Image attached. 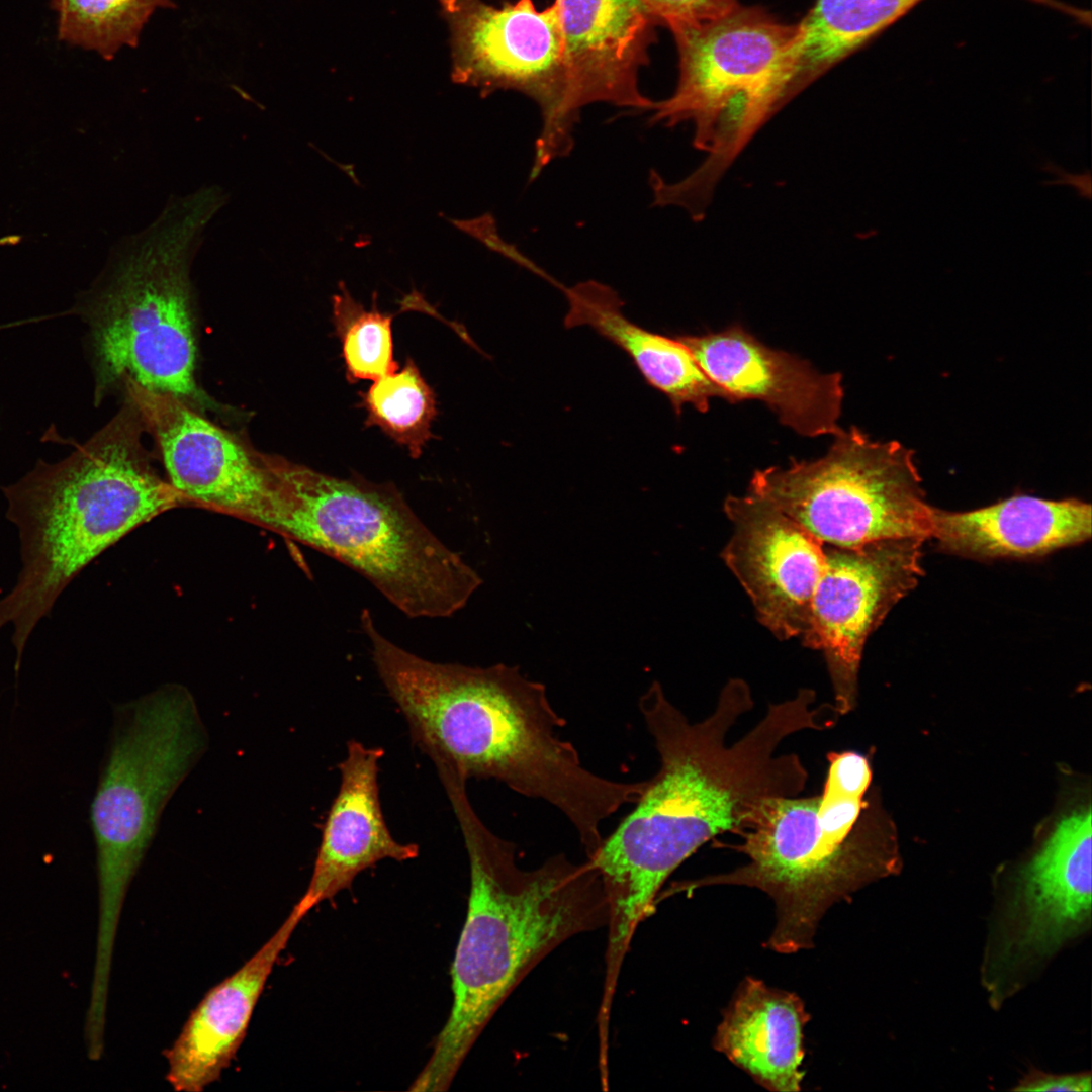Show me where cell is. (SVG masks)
<instances>
[{
  "mask_svg": "<svg viewBox=\"0 0 1092 1092\" xmlns=\"http://www.w3.org/2000/svg\"><path fill=\"white\" fill-rule=\"evenodd\" d=\"M815 702L814 690L800 689L794 698L770 704L753 728L727 744L728 732L754 705L744 680L730 679L714 711L695 723L657 681L640 697L660 765L634 809L587 857L609 906V958L626 957L662 885L703 844L724 832L735 834L764 801L805 789L809 775L801 758L777 750L792 734L836 724L832 705Z\"/></svg>",
  "mask_w": 1092,
  "mask_h": 1092,
  "instance_id": "cell-1",
  "label": "cell"
},
{
  "mask_svg": "<svg viewBox=\"0 0 1092 1092\" xmlns=\"http://www.w3.org/2000/svg\"><path fill=\"white\" fill-rule=\"evenodd\" d=\"M441 784L468 854L467 913L451 968L452 1008L414 1092L448 1090L490 1019L524 978L568 939L607 926L609 906L589 861L564 854L531 870L514 843L493 834L474 811L466 781Z\"/></svg>",
  "mask_w": 1092,
  "mask_h": 1092,
  "instance_id": "cell-2",
  "label": "cell"
},
{
  "mask_svg": "<svg viewBox=\"0 0 1092 1092\" xmlns=\"http://www.w3.org/2000/svg\"><path fill=\"white\" fill-rule=\"evenodd\" d=\"M125 396L83 446L57 463L38 462L3 488L20 541L21 569L0 600V629L12 626L16 674L34 628L78 573L133 529L184 506L153 466L142 416Z\"/></svg>",
  "mask_w": 1092,
  "mask_h": 1092,
  "instance_id": "cell-3",
  "label": "cell"
},
{
  "mask_svg": "<svg viewBox=\"0 0 1092 1092\" xmlns=\"http://www.w3.org/2000/svg\"><path fill=\"white\" fill-rule=\"evenodd\" d=\"M827 760L820 794L768 799L736 831L741 842L729 847L747 856L744 864L690 884L766 893L775 903L776 926L764 946L780 953L811 948L831 906L898 869L887 826L866 799L872 781L868 757L831 751Z\"/></svg>",
  "mask_w": 1092,
  "mask_h": 1092,
  "instance_id": "cell-4",
  "label": "cell"
},
{
  "mask_svg": "<svg viewBox=\"0 0 1092 1092\" xmlns=\"http://www.w3.org/2000/svg\"><path fill=\"white\" fill-rule=\"evenodd\" d=\"M225 202L219 186L172 197L152 223L112 252L84 306L96 401L130 381L198 412L217 406L196 382L190 270L204 231Z\"/></svg>",
  "mask_w": 1092,
  "mask_h": 1092,
  "instance_id": "cell-5",
  "label": "cell"
},
{
  "mask_svg": "<svg viewBox=\"0 0 1092 1092\" xmlns=\"http://www.w3.org/2000/svg\"><path fill=\"white\" fill-rule=\"evenodd\" d=\"M267 462L273 497L264 528L344 563L407 617H451L482 583L395 485L328 475L277 455Z\"/></svg>",
  "mask_w": 1092,
  "mask_h": 1092,
  "instance_id": "cell-6",
  "label": "cell"
},
{
  "mask_svg": "<svg viewBox=\"0 0 1092 1092\" xmlns=\"http://www.w3.org/2000/svg\"><path fill=\"white\" fill-rule=\"evenodd\" d=\"M208 740L195 699L180 684H166L114 706L90 815L99 888V972L110 971L126 893L164 808Z\"/></svg>",
  "mask_w": 1092,
  "mask_h": 1092,
  "instance_id": "cell-7",
  "label": "cell"
},
{
  "mask_svg": "<svg viewBox=\"0 0 1092 1092\" xmlns=\"http://www.w3.org/2000/svg\"><path fill=\"white\" fill-rule=\"evenodd\" d=\"M749 492L827 545L925 540L931 533L932 507L913 451L899 441H874L856 427L834 435L821 458L756 470Z\"/></svg>",
  "mask_w": 1092,
  "mask_h": 1092,
  "instance_id": "cell-8",
  "label": "cell"
},
{
  "mask_svg": "<svg viewBox=\"0 0 1092 1092\" xmlns=\"http://www.w3.org/2000/svg\"><path fill=\"white\" fill-rule=\"evenodd\" d=\"M666 27L678 53V80L670 97L654 101L649 122H691L695 148L709 153L703 169L720 178L775 113L767 83L796 25L738 4L712 20Z\"/></svg>",
  "mask_w": 1092,
  "mask_h": 1092,
  "instance_id": "cell-9",
  "label": "cell"
},
{
  "mask_svg": "<svg viewBox=\"0 0 1092 1092\" xmlns=\"http://www.w3.org/2000/svg\"><path fill=\"white\" fill-rule=\"evenodd\" d=\"M453 40V79L483 95L514 90L539 107L542 126L529 180L570 153L580 111L565 61L557 3L539 10L533 0L495 7L482 0H441Z\"/></svg>",
  "mask_w": 1092,
  "mask_h": 1092,
  "instance_id": "cell-10",
  "label": "cell"
},
{
  "mask_svg": "<svg viewBox=\"0 0 1092 1092\" xmlns=\"http://www.w3.org/2000/svg\"><path fill=\"white\" fill-rule=\"evenodd\" d=\"M1091 810L1063 817L994 907L981 968L993 1008L1091 928Z\"/></svg>",
  "mask_w": 1092,
  "mask_h": 1092,
  "instance_id": "cell-11",
  "label": "cell"
},
{
  "mask_svg": "<svg viewBox=\"0 0 1092 1092\" xmlns=\"http://www.w3.org/2000/svg\"><path fill=\"white\" fill-rule=\"evenodd\" d=\"M923 539H887L857 547L825 544L804 646L823 652L840 716L857 700L858 670L870 634L922 575Z\"/></svg>",
  "mask_w": 1092,
  "mask_h": 1092,
  "instance_id": "cell-12",
  "label": "cell"
},
{
  "mask_svg": "<svg viewBox=\"0 0 1092 1092\" xmlns=\"http://www.w3.org/2000/svg\"><path fill=\"white\" fill-rule=\"evenodd\" d=\"M155 438L167 480L184 506L226 514L264 527L273 496L265 453L181 399L123 384Z\"/></svg>",
  "mask_w": 1092,
  "mask_h": 1092,
  "instance_id": "cell-13",
  "label": "cell"
},
{
  "mask_svg": "<svg viewBox=\"0 0 1092 1092\" xmlns=\"http://www.w3.org/2000/svg\"><path fill=\"white\" fill-rule=\"evenodd\" d=\"M724 512L733 533L721 556L750 598L759 623L780 640H802L825 567V544L750 492L727 496Z\"/></svg>",
  "mask_w": 1092,
  "mask_h": 1092,
  "instance_id": "cell-14",
  "label": "cell"
},
{
  "mask_svg": "<svg viewBox=\"0 0 1092 1092\" xmlns=\"http://www.w3.org/2000/svg\"><path fill=\"white\" fill-rule=\"evenodd\" d=\"M675 338L736 403L760 400L782 424L805 437L834 436L842 430L841 373H820L809 362L765 346L738 324Z\"/></svg>",
  "mask_w": 1092,
  "mask_h": 1092,
  "instance_id": "cell-15",
  "label": "cell"
},
{
  "mask_svg": "<svg viewBox=\"0 0 1092 1092\" xmlns=\"http://www.w3.org/2000/svg\"><path fill=\"white\" fill-rule=\"evenodd\" d=\"M575 107L609 103L650 111L639 73L660 22L641 0H554Z\"/></svg>",
  "mask_w": 1092,
  "mask_h": 1092,
  "instance_id": "cell-16",
  "label": "cell"
},
{
  "mask_svg": "<svg viewBox=\"0 0 1092 1092\" xmlns=\"http://www.w3.org/2000/svg\"><path fill=\"white\" fill-rule=\"evenodd\" d=\"M380 747L350 740L339 764L336 797L328 811L312 875L299 902L310 911L345 889L368 868L383 859L406 861L419 855L415 843L393 838L379 798Z\"/></svg>",
  "mask_w": 1092,
  "mask_h": 1092,
  "instance_id": "cell-17",
  "label": "cell"
},
{
  "mask_svg": "<svg viewBox=\"0 0 1092 1092\" xmlns=\"http://www.w3.org/2000/svg\"><path fill=\"white\" fill-rule=\"evenodd\" d=\"M308 913L299 902L241 968L211 988L166 1051V1079L178 1092H201L217 1081L242 1044L280 953Z\"/></svg>",
  "mask_w": 1092,
  "mask_h": 1092,
  "instance_id": "cell-18",
  "label": "cell"
},
{
  "mask_svg": "<svg viewBox=\"0 0 1092 1092\" xmlns=\"http://www.w3.org/2000/svg\"><path fill=\"white\" fill-rule=\"evenodd\" d=\"M1091 518L1082 500L1017 495L969 512L932 508L930 537L962 556H1039L1089 539Z\"/></svg>",
  "mask_w": 1092,
  "mask_h": 1092,
  "instance_id": "cell-19",
  "label": "cell"
},
{
  "mask_svg": "<svg viewBox=\"0 0 1092 1092\" xmlns=\"http://www.w3.org/2000/svg\"><path fill=\"white\" fill-rule=\"evenodd\" d=\"M809 1020L799 996L746 977L723 1012L713 1046L765 1089L800 1091Z\"/></svg>",
  "mask_w": 1092,
  "mask_h": 1092,
  "instance_id": "cell-20",
  "label": "cell"
},
{
  "mask_svg": "<svg viewBox=\"0 0 1092 1092\" xmlns=\"http://www.w3.org/2000/svg\"><path fill=\"white\" fill-rule=\"evenodd\" d=\"M557 286L569 305L564 326H588L624 350L646 382L668 397L676 415L681 414L685 404L706 413L710 399L715 397L736 403L730 393L709 378L676 338L650 332L629 321L622 312L623 301L610 286L594 280L571 287Z\"/></svg>",
  "mask_w": 1092,
  "mask_h": 1092,
  "instance_id": "cell-21",
  "label": "cell"
},
{
  "mask_svg": "<svg viewBox=\"0 0 1092 1092\" xmlns=\"http://www.w3.org/2000/svg\"><path fill=\"white\" fill-rule=\"evenodd\" d=\"M923 0H816L802 19L805 41L822 62L835 65L891 26Z\"/></svg>",
  "mask_w": 1092,
  "mask_h": 1092,
  "instance_id": "cell-22",
  "label": "cell"
},
{
  "mask_svg": "<svg viewBox=\"0 0 1092 1092\" xmlns=\"http://www.w3.org/2000/svg\"><path fill=\"white\" fill-rule=\"evenodd\" d=\"M366 426H377L413 457L421 455L434 437L431 425L437 416L436 397L415 362L407 358L400 371L374 380L362 395Z\"/></svg>",
  "mask_w": 1092,
  "mask_h": 1092,
  "instance_id": "cell-23",
  "label": "cell"
},
{
  "mask_svg": "<svg viewBox=\"0 0 1092 1092\" xmlns=\"http://www.w3.org/2000/svg\"><path fill=\"white\" fill-rule=\"evenodd\" d=\"M60 38L111 59L123 47H135L159 8L171 0H54Z\"/></svg>",
  "mask_w": 1092,
  "mask_h": 1092,
  "instance_id": "cell-24",
  "label": "cell"
},
{
  "mask_svg": "<svg viewBox=\"0 0 1092 1092\" xmlns=\"http://www.w3.org/2000/svg\"><path fill=\"white\" fill-rule=\"evenodd\" d=\"M341 293L335 294L333 302V323L339 336L347 379L350 382L375 380L398 370V363L393 359L391 321L393 315L381 313L376 306V292L373 304L366 310L339 283Z\"/></svg>",
  "mask_w": 1092,
  "mask_h": 1092,
  "instance_id": "cell-25",
  "label": "cell"
},
{
  "mask_svg": "<svg viewBox=\"0 0 1092 1092\" xmlns=\"http://www.w3.org/2000/svg\"><path fill=\"white\" fill-rule=\"evenodd\" d=\"M661 25L671 22H703L720 17L739 3L737 0H641Z\"/></svg>",
  "mask_w": 1092,
  "mask_h": 1092,
  "instance_id": "cell-26",
  "label": "cell"
},
{
  "mask_svg": "<svg viewBox=\"0 0 1092 1092\" xmlns=\"http://www.w3.org/2000/svg\"><path fill=\"white\" fill-rule=\"evenodd\" d=\"M1092 1089L1090 1072L1072 1074H1050L1038 1070H1031L1019 1080L1014 1091L1021 1092H1049L1069 1091L1088 1092Z\"/></svg>",
  "mask_w": 1092,
  "mask_h": 1092,
  "instance_id": "cell-27",
  "label": "cell"
}]
</instances>
